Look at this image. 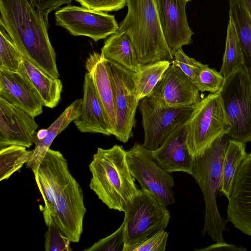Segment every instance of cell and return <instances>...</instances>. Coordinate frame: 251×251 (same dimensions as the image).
<instances>
[{
    "instance_id": "1",
    "label": "cell",
    "mask_w": 251,
    "mask_h": 251,
    "mask_svg": "<svg viewBox=\"0 0 251 251\" xmlns=\"http://www.w3.org/2000/svg\"><path fill=\"white\" fill-rule=\"evenodd\" d=\"M34 175L44 202V219L51 216L71 242H78L86 208L82 190L67 160L60 151L49 149Z\"/></svg>"
},
{
    "instance_id": "2",
    "label": "cell",
    "mask_w": 251,
    "mask_h": 251,
    "mask_svg": "<svg viewBox=\"0 0 251 251\" xmlns=\"http://www.w3.org/2000/svg\"><path fill=\"white\" fill-rule=\"evenodd\" d=\"M0 23L23 57L59 78L48 22L28 0H0Z\"/></svg>"
},
{
    "instance_id": "3",
    "label": "cell",
    "mask_w": 251,
    "mask_h": 251,
    "mask_svg": "<svg viewBox=\"0 0 251 251\" xmlns=\"http://www.w3.org/2000/svg\"><path fill=\"white\" fill-rule=\"evenodd\" d=\"M89 187L109 209L123 212L126 203L138 191L130 171L126 151L115 145L98 148L89 164Z\"/></svg>"
},
{
    "instance_id": "4",
    "label": "cell",
    "mask_w": 251,
    "mask_h": 251,
    "mask_svg": "<svg viewBox=\"0 0 251 251\" xmlns=\"http://www.w3.org/2000/svg\"><path fill=\"white\" fill-rule=\"evenodd\" d=\"M126 2L127 12L117 31L129 36L139 63L172 62L174 56L164 36L156 0H126Z\"/></svg>"
},
{
    "instance_id": "5",
    "label": "cell",
    "mask_w": 251,
    "mask_h": 251,
    "mask_svg": "<svg viewBox=\"0 0 251 251\" xmlns=\"http://www.w3.org/2000/svg\"><path fill=\"white\" fill-rule=\"evenodd\" d=\"M230 139L227 133L217 138L201 155L195 157L191 176L201 191L205 203L202 235L215 243L225 242L223 232L227 222L220 214L216 196L221 179L225 151Z\"/></svg>"
},
{
    "instance_id": "6",
    "label": "cell",
    "mask_w": 251,
    "mask_h": 251,
    "mask_svg": "<svg viewBox=\"0 0 251 251\" xmlns=\"http://www.w3.org/2000/svg\"><path fill=\"white\" fill-rule=\"evenodd\" d=\"M184 124L188 145L195 158L203 154L219 137L228 134L230 125L220 91L210 93L201 99L194 106Z\"/></svg>"
},
{
    "instance_id": "7",
    "label": "cell",
    "mask_w": 251,
    "mask_h": 251,
    "mask_svg": "<svg viewBox=\"0 0 251 251\" xmlns=\"http://www.w3.org/2000/svg\"><path fill=\"white\" fill-rule=\"evenodd\" d=\"M123 212L125 247L165 230L171 218L166 206L142 189L126 203Z\"/></svg>"
},
{
    "instance_id": "8",
    "label": "cell",
    "mask_w": 251,
    "mask_h": 251,
    "mask_svg": "<svg viewBox=\"0 0 251 251\" xmlns=\"http://www.w3.org/2000/svg\"><path fill=\"white\" fill-rule=\"evenodd\" d=\"M230 125V139L251 141V79L245 68H239L225 77L220 90Z\"/></svg>"
},
{
    "instance_id": "9",
    "label": "cell",
    "mask_w": 251,
    "mask_h": 251,
    "mask_svg": "<svg viewBox=\"0 0 251 251\" xmlns=\"http://www.w3.org/2000/svg\"><path fill=\"white\" fill-rule=\"evenodd\" d=\"M126 158L131 175L142 189L166 206L175 202L174 178L153 158L151 151L136 143L126 151Z\"/></svg>"
},
{
    "instance_id": "10",
    "label": "cell",
    "mask_w": 251,
    "mask_h": 251,
    "mask_svg": "<svg viewBox=\"0 0 251 251\" xmlns=\"http://www.w3.org/2000/svg\"><path fill=\"white\" fill-rule=\"evenodd\" d=\"M112 83L115 114L113 135L126 143L133 136L138 99L132 78L133 72L119 64L107 60Z\"/></svg>"
},
{
    "instance_id": "11",
    "label": "cell",
    "mask_w": 251,
    "mask_h": 251,
    "mask_svg": "<svg viewBox=\"0 0 251 251\" xmlns=\"http://www.w3.org/2000/svg\"><path fill=\"white\" fill-rule=\"evenodd\" d=\"M138 106L144 132L143 145L151 151L156 150L172 132L186 122L194 107L163 106L149 97L141 100Z\"/></svg>"
},
{
    "instance_id": "12",
    "label": "cell",
    "mask_w": 251,
    "mask_h": 251,
    "mask_svg": "<svg viewBox=\"0 0 251 251\" xmlns=\"http://www.w3.org/2000/svg\"><path fill=\"white\" fill-rule=\"evenodd\" d=\"M54 15L57 25L74 36L89 37L96 42L116 33L119 28L114 15L83 6L68 5Z\"/></svg>"
},
{
    "instance_id": "13",
    "label": "cell",
    "mask_w": 251,
    "mask_h": 251,
    "mask_svg": "<svg viewBox=\"0 0 251 251\" xmlns=\"http://www.w3.org/2000/svg\"><path fill=\"white\" fill-rule=\"evenodd\" d=\"M200 91L181 70L171 64L148 97L161 106H194L201 100Z\"/></svg>"
},
{
    "instance_id": "14",
    "label": "cell",
    "mask_w": 251,
    "mask_h": 251,
    "mask_svg": "<svg viewBox=\"0 0 251 251\" xmlns=\"http://www.w3.org/2000/svg\"><path fill=\"white\" fill-rule=\"evenodd\" d=\"M34 117L0 98V148L10 145L30 148L38 127Z\"/></svg>"
},
{
    "instance_id": "15",
    "label": "cell",
    "mask_w": 251,
    "mask_h": 251,
    "mask_svg": "<svg viewBox=\"0 0 251 251\" xmlns=\"http://www.w3.org/2000/svg\"><path fill=\"white\" fill-rule=\"evenodd\" d=\"M227 199V221L251 237V152L239 166Z\"/></svg>"
},
{
    "instance_id": "16",
    "label": "cell",
    "mask_w": 251,
    "mask_h": 251,
    "mask_svg": "<svg viewBox=\"0 0 251 251\" xmlns=\"http://www.w3.org/2000/svg\"><path fill=\"white\" fill-rule=\"evenodd\" d=\"M159 20L166 42L172 54L191 44L193 31L186 14V0H156Z\"/></svg>"
},
{
    "instance_id": "17",
    "label": "cell",
    "mask_w": 251,
    "mask_h": 251,
    "mask_svg": "<svg viewBox=\"0 0 251 251\" xmlns=\"http://www.w3.org/2000/svg\"><path fill=\"white\" fill-rule=\"evenodd\" d=\"M184 123L172 132L162 144L151 151L153 158L167 172H182L191 175L195 161L187 143Z\"/></svg>"
},
{
    "instance_id": "18",
    "label": "cell",
    "mask_w": 251,
    "mask_h": 251,
    "mask_svg": "<svg viewBox=\"0 0 251 251\" xmlns=\"http://www.w3.org/2000/svg\"><path fill=\"white\" fill-rule=\"evenodd\" d=\"M0 98L25 110L34 117L43 112V103L20 72L0 69Z\"/></svg>"
},
{
    "instance_id": "19",
    "label": "cell",
    "mask_w": 251,
    "mask_h": 251,
    "mask_svg": "<svg viewBox=\"0 0 251 251\" xmlns=\"http://www.w3.org/2000/svg\"><path fill=\"white\" fill-rule=\"evenodd\" d=\"M74 122L81 132L111 135L104 108L89 73L84 77L81 113Z\"/></svg>"
},
{
    "instance_id": "20",
    "label": "cell",
    "mask_w": 251,
    "mask_h": 251,
    "mask_svg": "<svg viewBox=\"0 0 251 251\" xmlns=\"http://www.w3.org/2000/svg\"><path fill=\"white\" fill-rule=\"evenodd\" d=\"M82 99H78L69 105L55 121L46 129L37 133L32 155L26 164V168L36 173L42 160L55 137L63 131L81 113Z\"/></svg>"
},
{
    "instance_id": "21",
    "label": "cell",
    "mask_w": 251,
    "mask_h": 251,
    "mask_svg": "<svg viewBox=\"0 0 251 251\" xmlns=\"http://www.w3.org/2000/svg\"><path fill=\"white\" fill-rule=\"evenodd\" d=\"M85 67L92 77L96 92L104 108L111 135H113L115 114L107 62L101 54L93 52L87 58Z\"/></svg>"
},
{
    "instance_id": "22",
    "label": "cell",
    "mask_w": 251,
    "mask_h": 251,
    "mask_svg": "<svg viewBox=\"0 0 251 251\" xmlns=\"http://www.w3.org/2000/svg\"><path fill=\"white\" fill-rule=\"evenodd\" d=\"M29 81L44 106L53 108L58 104L62 90V84L55 78L23 57L19 71Z\"/></svg>"
},
{
    "instance_id": "23",
    "label": "cell",
    "mask_w": 251,
    "mask_h": 251,
    "mask_svg": "<svg viewBox=\"0 0 251 251\" xmlns=\"http://www.w3.org/2000/svg\"><path fill=\"white\" fill-rule=\"evenodd\" d=\"M100 54L105 59L132 72H136L140 65L132 42L125 32L111 35L104 42Z\"/></svg>"
},
{
    "instance_id": "24",
    "label": "cell",
    "mask_w": 251,
    "mask_h": 251,
    "mask_svg": "<svg viewBox=\"0 0 251 251\" xmlns=\"http://www.w3.org/2000/svg\"><path fill=\"white\" fill-rule=\"evenodd\" d=\"M229 17L233 23L243 55L245 68L251 79V17L244 0H228Z\"/></svg>"
},
{
    "instance_id": "25",
    "label": "cell",
    "mask_w": 251,
    "mask_h": 251,
    "mask_svg": "<svg viewBox=\"0 0 251 251\" xmlns=\"http://www.w3.org/2000/svg\"><path fill=\"white\" fill-rule=\"evenodd\" d=\"M246 145L243 142L230 139L226 149L218 192L229 198L236 172L246 157Z\"/></svg>"
},
{
    "instance_id": "26",
    "label": "cell",
    "mask_w": 251,
    "mask_h": 251,
    "mask_svg": "<svg viewBox=\"0 0 251 251\" xmlns=\"http://www.w3.org/2000/svg\"><path fill=\"white\" fill-rule=\"evenodd\" d=\"M171 64L172 62L167 60L140 64L137 71L132 75L135 91L140 100L150 95Z\"/></svg>"
},
{
    "instance_id": "27",
    "label": "cell",
    "mask_w": 251,
    "mask_h": 251,
    "mask_svg": "<svg viewBox=\"0 0 251 251\" xmlns=\"http://www.w3.org/2000/svg\"><path fill=\"white\" fill-rule=\"evenodd\" d=\"M241 67L245 68L242 50L233 21L229 17L225 50L220 73L226 77Z\"/></svg>"
},
{
    "instance_id": "28",
    "label": "cell",
    "mask_w": 251,
    "mask_h": 251,
    "mask_svg": "<svg viewBox=\"0 0 251 251\" xmlns=\"http://www.w3.org/2000/svg\"><path fill=\"white\" fill-rule=\"evenodd\" d=\"M0 149V181L8 179L26 164L34 151L18 145H10Z\"/></svg>"
},
{
    "instance_id": "29",
    "label": "cell",
    "mask_w": 251,
    "mask_h": 251,
    "mask_svg": "<svg viewBox=\"0 0 251 251\" xmlns=\"http://www.w3.org/2000/svg\"><path fill=\"white\" fill-rule=\"evenodd\" d=\"M23 57L3 27H0V69L19 72Z\"/></svg>"
},
{
    "instance_id": "30",
    "label": "cell",
    "mask_w": 251,
    "mask_h": 251,
    "mask_svg": "<svg viewBox=\"0 0 251 251\" xmlns=\"http://www.w3.org/2000/svg\"><path fill=\"white\" fill-rule=\"evenodd\" d=\"M48 229L45 234L44 248L46 251H71V242L52 220L51 216L44 221Z\"/></svg>"
},
{
    "instance_id": "31",
    "label": "cell",
    "mask_w": 251,
    "mask_h": 251,
    "mask_svg": "<svg viewBox=\"0 0 251 251\" xmlns=\"http://www.w3.org/2000/svg\"><path fill=\"white\" fill-rule=\"evenodd\" d=\"M225 79L220 72L205 65L199 73L194 83L201 92L215 93L222 88Z\"/></svg>"
},
{
    "instance_id": "32",
    "label": "cell",
    "mask_w": 251,
    "mask_h": 251,
    "mask_svg": "<svg viewBox=\"0 0 251 251\" xmlns=\"http://www.w3.org/2000/svg\"><path fill=\"white\" fill-rule=\"evenodd\" d=\"M125 245V226L123 223L113 233L99 240L84 251H123Z\"/></svg>"
},
{
    "instance_id": "33",
    "label": "cell",
    "mask_w": 251,
    "mask_h": 251,
    "mask_svg": "<svg viewBox=\"0 0 251 251\" xmlns=\"http://www.w3.org/2000/svg\"><path fill=\"white\" fill-rule=\"evenodd\" d=\"M172 63L179 68L194 83L201 70L206 65L188 56L182 48L175 52Z\"/></svg>"
},
{
    "instance_id": "34",
    "label": "cell",
    "mask_w": 251,
    "mask_h": 251,
    "mask_svg": "<svg viewBox=\"0 0 251 251\" xmlns=\"http://www.w3.org/2000/svg\"><path fill=\"white\" fill-rule=\"evenodd\" d=\"M169 233L162 230L142 241L124 248L123 251H164Z\"/></svg>"
},
{
    "instance_id": "35",
    "label": "cell",
    "mask_w": 251,
    "mask_h": 251,
    "mask_svg": "<svg viewBox=\"0 0 251 251\" xmlns=\"http://www.w3.org/2000/svg\"><path fill=\"white\" fill-rule=\"evenodd\" d=\"M82 6L100 11H118L126 5V0H75Z\"/></svg>"
},
{
    "instance_id": "36",
    "label": "cell",
    "mask_w": 251,
    "mask_h": 251,
    "mask_svg": "<svg viewBox=\"0 0 251 251\" xmlns=\"http://www.w3.org/2000/svg\"><path fill=\"white\" fill-rule=\"evenodd\" d=\"M48 22L49 14L64 4H70L73 0H28Z\"/></svg>"
},
{
    "instance_id": "37",
    "label": "cell",
    "mask_w": 251,
    "mask_h": 251,
    "mask_svg": "<svg viewBox=\"0 0 251 251\" xmlns=\"http://www.w3.org/2000/svg\"><path fill=\"white\" fill-rule=\"evenodd\" d=\"M197 251H246V249L243 247L238 246L232 244H229L226 243H216L211 246L205 248L197 249Z\"/></svg>"
},
{
    "instance_id": "38",
    "label": "cell",
    "mask_w": 251,
    "mask_h": 251,
    "mask_svg": "<svg viewBox=\"0 0 251 251\" xmlns=\"http://www.w3.org/2000/svg\"><path fill=\"white\" fill-rule=\"evenodd\" d=\"M246 8L251 17V0H244Z\"/></svg>"
},
{
    "instance_id": "39",
    "label": "cell",
    "mask_w": 251,
    "mask_h": 251,
    "mask_svg": "<svg viewBox=\"0 0 251 251\" xmlns=\"http://www.w3.org/2000/svg\"><path fill=\"white\" fill-rule=\"evenodd\" d=\"M190 0H186L187 2L189 1Z\"/></svg>"
}]
</instances>
